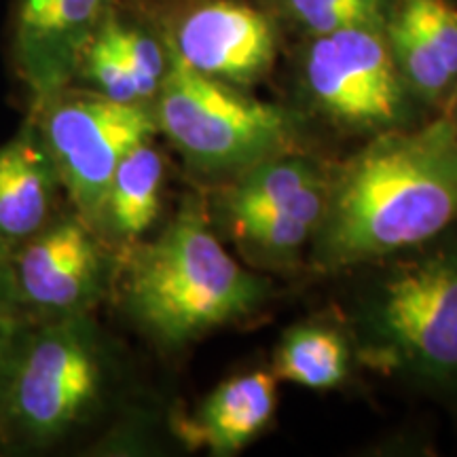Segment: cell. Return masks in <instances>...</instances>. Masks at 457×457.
I'll use <instances>...</instances> for the list:
<instances>
[{
    "label": "cell",
    "instance_id": "cell-20",
    "mask_svg": "<svg viewBox=\"0 0 457 457\" xmlns=\"http://www.w3.org/2000/svg\"><path fill=\"white\" fill-rule=\"evenodd\" d=\"M28 322L20 316V310L0 307V400L13 370L15 358L28 333Z\"/></svg>",
    "mask_w": 457,
    "mask_h": 457
},
{
    "label": "cell",
    "instance_id": "cell-4",
    "mask_svg": "<svg viewBox=\"0 0 457 457\" xmlns=\"http://www.w3.org/2000/svg\"><path fill=\"white\" fill-rule=\"evenodd\" d=\"M112 360L89 312L49 316L28 328L0 400V434L24 447H51L98 413Z\"/></svg>",
    "mask_w": 457,
    "mask_h": 457
},
{
    "label": "cell",
    "instance_id": "cell-5",
    "mask_svg": "<svg viewBox=\"0 0 457 457\" xmlns=\"http://www.w3.org/2000/svg\"><path fill=\"white\" fill-rule=\"evenodd\" d=\"M153 111L157 128L202 174H242L286 153L293 136L282 108L191 71L174 55Z\"/></svg>",
    "mask_w": 457,
    "mask_h": 457
},
{
    "label": "cell",
    "instance_id": "cell-7",
    "mask_svg": "<svg viewBox=\"0 0 457 457\" xmlns=\"http://www.w3.org/2000/svg\"><path fill=\"white\" fill-rule=\"evenodd\" d=\"M310 98L335 121L394 128L404 119V85L384 28H347L312 37L301 62Z\"/></svg>",
    "mask_w": 457,
    "mask_h": 457
},
{
    "label": "cell",
    "instance_id": "cell-8",
    "mask_svg": "<svg viewBox=\"0 0 457 457\" xmlns=\"http://www.w3.org/2000/svg\"><path fill=\"white\" fill-rule=\"evenodd\" d=\"M100 233L81 216L51 220L15 248L20 307L47 316L91 312L104 299L112 279L111 256Z\"/></svg>",
    "mask_w": 457,
    "mask_h": 457
},
{
    "label": "cell",
    "instance_id": "cell-13",
    "mask_svg": "<svg viewBox=\"0 0 457 457\" xmlns=\"http://www.w3.org/2000/svg\"><path fill=\"white\" fill-rule=\"evenodd\" d=\"M276 404V375L267 370L237 375L214 387L195 413L182 421L179 432L191 447L231 455L265 430Z\"/></svg>",
    "mask_w": 457,
    "mask_h": 457
},
{
    "label": "cell",
    "instance_id": "cell-11",
    "mask_svg": "<svg viewBox=\"0 0 457 457\" xmlns=\"http://www.w3.org/2000/svg\"><path fill=\"white\" fill-rule=\"evenodd\" d=\"M386 38L404 85L421 100H441L457 81V9L447 0H394Z\"/></svg>",
    "mask_w": 457,
    "mask_h": 457
},
{
    "label": "cell",
    "instance_id": "cell-3",
    "mask_svg": "<svg viewBox=\"0 0 457 457\" xmlns=\"http://www.w3.org/2000/svg\"><path fill=\"white\" fill-rule=\"evenodd\" d=\"M407 250L358 293L360 358L407 381L457 394V231Z\"/></svg>",
    "mask_w": 457,
    "mask_h": 457
},
{
    "label": "cell",
    "instance_id": "cell-17",
    "mask_svg": "<svg viewBox=\"0 0 457 457\" xmlns=\"http://www.w3.org/2000/svg\"><path fill=\"white\" fill-rule=\"evenodd\" d=\"M104 21L119 51H121L131 77L138 85L142 100L153 104L171 66V51L168 43H165V38H159L155 32L148 30L146 26L123 20L117 13V9H112Z\"/></svg>",
    "mask_w": 457,
    "mask_h": 457
},
{
    "label": "cell",
    "instance_id": "cell-12",
    "mask_svg": "<svg viewBox=\"0 0 457 457\" xmlns=\"http://www.w3.org/2000/svg\"><path fill=\"white\" fill-rule=\"evenodd\" d=\"M55 162L37 119L0 146V236L17 248L51 222L57 188Z\"/></svg>",
    "mask_w": 457,
    "mask_h": 457
},
{
    "label": "cell",
    "instance_id": "cell-22",
    "mask_svg": "<svg viewBox=\"0 0 457 457\" xmlns=\"http://www.w3.org/2000/svg\"><path fill=\"white\" fill-rule=\"evenodd\" d=\"M453 123H455V128H457V114H455V119H453Z\"/></svg>",
    "mask_w": 457,
    "mask_h": 457
},
{
    "label": "cell",
    "instance_id": "cell-18",
    "mask_svg": "<svg viewBox=\"0 0 457 457\" xmlns=\"http://www.w3.org/2000/svg\"><path fill=\"white\" fill-rule=\"evenodd\" d=\"M296 26L310 37L347 30V28H384L394 0H276Z\"/></svg>",
    "mask_w": 457,
    "mask_h": 457
},
{
    "label": "cell",
    "instance_id": "cell-9",
    "mask_svg": "<svg viewBox=\"0 0 457 457\" xmlns=\"http://www.w3.org/2000/svg\"><path fill=\"white\" fill-rule=\"evenodd\" d=\"M165 43L191 71L236 87L265 77L278 55V34L270 15L242 0L191 4L176 17Z\"/></svg>",
    "mask_w": 457,
    "mask_h": 457
},
{
    "label": "cell",
    "instance_id": "cell-15",
    "mask_svg": "<svg viewBox=\"0 0 457 457\" xmlns=\"http://www.w3.org/2000/svg\"><path fill=\"white\" fill-rule=\"evenodd\" d=\"M163 157L153 138L140 142L114 170L102 204L98 233L131 244L155 225L162 210Z\"/></svg>",
    "mask_w": 457,
    "mask_h": 457
},
{
    "label": "cell",
    "instance_id": "cell-1",
    "mask_svg": "<svg viewBox=\"0 0 457 457\" xmlns=\"http://www.w3.org/2000/svg\"><path fill=\"white\" fill-rule=\"evenodd\" d=\"M457 220V128L436 119L386 131L328 180L313 245L322 267L387 259L430 242Z\"/></svg>",
    "mask_w": 457,
    "mask_h": 457
},
{
    "label": "cell",
    "instance_id": "cell-16",
    "mask_svg": "<svg viewBox=\"0 0 457 457\" xmlns=\"http://www.w3.org/2000/svg\"><path fill=\"white\" fill-rule=\"evenodd\" d=\"M350 352L339 333L316 324L290 328L273 356V375L290 384L328 390L347 375Z\"/></svg>",
    "mask_w": 457,
    "mask_h": 457
},
{
    "label": "cell",
    "instance_id": "cell-19",
    "mask_svg": "<svg viewBox=\"0 0 457 457\" xmlns=\"http://www.w3.org/2000/svg\"><path fill=\"white\" fill-rule=\"evenodd\" d=\"M77 79L87 83L91 91L114 102H128V104L145 102L106 21H102L98 32L91 37L89 45L85 47Z\"/></svg>",
    "mask_w": 457,
    "mask_h": 457
},
{
    "label": "cell",
    "instance_id": "cell-10",
    "mask_svg": "<svg viewBox=\"0 0 457 457\" xmlns=\"http://www.w3.org/2000/svg\"><path fill=\"white\" fill-rule=\"evenodd\" d=\"M117 0H17L15 64L34 111L64 94L77 79L83 51Z\"/></svg>",
    "mask_w": 457,
    "mask_h": 457
},
{
    "label": "cell",
    "instance_id": "cell-2",
    "mask_svg": "<svg viewBox=\"0 0 457 457\" xmlns=\"http://www.w3.org/2000/svg\"><path fill=\"white\" fill-rule=\"evenodd\" d=\"M267 284L227 253L197 205L185 204L155 242L129 253L125 310L163 347H182L262 305Z\"/></svg>",
    "mask_w": 457,
    "mask_h": 457
},
{
    "label": "cell",
    "instance_id": "cell-21",
    "mask_svg": "<svg viewBox=\"0 0 457 457\" xmlns=\"http://www.w3.org/2000/svg\"><path fill=\"white\" fill-rule=\"evenodd\" d=\"M0 307L20 310L15 279V248L0 236Z\"/></svg>",
    "mask_w": 457,
    "mask_h": 457
},
{
    "label": "cell",
    "instance_id": "cell-6",
    "mask_svg": "<svg viewBox=\"0 0 457 457\" xmlns=\"http://www.w3.org/2000/svg\"><path fill=\"white\" fill-rule=\"evenodd\" d=\"M34 112L62 187L79 216L96 228L117 165L131 148L159 131L153 104H128L96 91L71 94L66 89Z\"/></svg>",
    "mask_w": 457,
    "mask_h": 457
},
{
    "label": "cell",
    "instance_id": "cell-14",
    "mask_svg": "<svg viewBox=\"0 0 457 457\" xmlns=\"http://www.w3.org/2000/svg\"><path fill=\"white\" fill-rule=\"evenodd\" d=\"M328 199V179L288 202L228 212L236 239L253 256L265 261H293L316 236Z\"/></svg>",
    "mask_w": 457,
    "mask_h": 457
}]
</instances>
